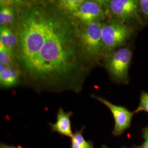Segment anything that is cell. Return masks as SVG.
I'll use <instances>...</instances> for the list:
<instances>
[{
    "label": "cell",
    "instance_id": "7c38bea8",
    "mask_svg": "<svg viewBox=\"0 0 148 148\" xmlns=\"http://www.w3.org/2000/svg\"><path fill=\"white\" fill-rule=\"evenodd\" d=\"M84 0H61L53 3L59 11L71 16L79 8Z\"/></svg>",
    "mask_w": 148,
    "mask_h": 148
},
{
    "label": "cell",
    "instance_id": "ac0fdd59",
    "mask_svg": "<svg viewBox=\"0 0 148 148\" xmlns=\"http://www.w3.org/2000/svg\"><path fill=\"white\" fill-rule=\"evenodd\" d=\"M0 148H23L21 147H15V146H12V145H6L4 144H1L0 145Z\"/></svg>",
    "mask_w": 148,
    "mask_h": 148
},
{
    "label": "cell",
    "instance_id": "d6986e66",
    "mask_svg": "<svg viewBox=\"0 0 148 148\" xmlns=\"http://www.w3.org/2000/svg\"><path fill=\"white\" fill-rule=\"evenodd\" d=\"M109 148L108 147H106V145H103V147H102V148Z\"/></svg>",
    "mask_w": 148,
    "mask_h": 148
},
{
    "label": "cell",
    "instance_id": "2e32d148",
    "mask_svg": "<svg viewBox=\"0 0 148 148\" xmlns=\"http://www.w3.org/2000/svg\"><path fill=\"white\" fill-rule=\"evenodd\" d=\"M140 14L145 25L148 24V0H139Z\"/></svg>",
    "mask_w": 148,
    "mask_h": 148
},
{
    "label": "cell",
    "instance_id": "8fae6325",
    "mask_svg": "<svg viewBox=\"0 0 148 148\" xmlns=\"http://www.w3.org/2000/svg\"><path fill=\"white\" fill-rule=\"evenodd\" d=\"M0 42L16 56L18 46V38L14 29L5 26H1Z\"/></svg>",
    "mask_w": 148,
    "mask_h": 148
},
{
    "label": "cell",
    "instance_id": "7a4b0ae2",
    "mask_svg": "<svg viewBox=\"0 0 148 148\" xmlns=\"http://www.w3.org/2000/svg\"><path fill=\"white\" fill-rule=\"evenodd\" d=\"M137 30L114 18L104 22L101 37L105 58L114 51L127 46V43L134 37Z\"/></svg>",
    "mask_w": 148,
    "mask_h": 148
},
{
    "label": "cell",
    "instance_id": "9a60e30c",
    "mask_svg": "<svg viewBox=\"0 0 148 148\" xmlns=\"http://www.w3.org/2000/svg\"><path fill=\"white\" fill-rule=\"evenodd\" d=\"M142 111L148 113V92L143 90L141 92L139 105L133 113L137 114Z\"/></svg>",
    "mask_w": 148,
    "mask_h": 148
},
{
    "label": "cell",
    "instance_id": "8992f818",
    "mask_svg": "<svg viewBox=\"0 0 148 148\" xmlns=\"http://www.w3.org/2000/svg\"><path fill=\"white\" fill-rule=\"evenodd\" d=\"M70 16L79 24L104 23L111 18L101 0H84L79 10Z\"/></svg>",
    "mask_w": 148,
    "mask_h": 148
},
{
    "label": "cell",
    "instance_id": "9c48e42d",
    "mask_svg": "<svg viewBox=\"0 0 148 148\" xmlns=\"http://www.w3.org/2000/svg\"><path fill=\"white\" fill-rule=\"evenodd\" d=\"M21 70L15 66H6L0 63V85L2 88H11L18 85Z\"/></svg>",
    "mask_w": 148,
    "mask_h": 148
},
{
    "label": "cell",
    "instance_id": "4fadbf2b",
    "mask_svg": "<svg viewBox=\"0 0 148 148\" xmlns=\"http://www.w3.org/2000/svg\"><path fill=\"white\" fill-rule=\"evenodd\" d=\"M16 57L15 54L0 42V63L6 66H15Z\"/></svg>",
    "mask_w": 148,
    "mask_h": 148
},
{
    "label": "cell",
    "instance_id": "30bf717a",
    "mask_svg": "<svg viewBox=\"0 0 148 148\" xmlns=\"http://www.w3.org/2000/svg\"><path fill=\"white\" fill-rule=\"evenodd\" d=\"M0 25L14 29L18 21V13L14 8V5H7V3H1ZM15 30V29H14Z\"/></svg>",
    "mask_w": 148,
    "mask_h": 148
},
{
    "label": "cell",
    "instance_id": "6da1fadb",
    "mask_svg": "<svg viewBox=\"0 0 148 148\" xmlns=\"http://www.w3.org/2000/svg\"><path fill=\"white\" fill-rule=\"evenodd\" d=\"M91 65L81 45L78 23L52 3L45 36L25 79L37 90L79 92Z\"/></svg>",
    "mask_w": 148,
    "mask_h": 148
},
{
    "label": "cell",
    "instance_id": "5b68a950",
    "mask_svg": "<svg viewBox=\"0 0 148 148\" xmlns=\"http://www.w3.org/2000/svg\"><path fill=\"white\" fill-rule=\"evenodd\" d=\"M133 52L128 46L120 48L106 57L104 65L111 79L118 84H127Z\"/></svg>",
    "mask_w": 148,
    "mask_h": 148
},
{
    "label": "cell",
    "instance_id": "ba28073f",
    "mask_svg": "<svg viewBox=\"0 0 148 148\" xmlns=\"http://www.w3.org/2000/svg\"><path fill=\"white\" fill-rule=\"evenodd\" d=\"M72 115L73 112L71 111L66 112L62 108H59L56 122L54 123H49L52 131L71 139L74 133L72 131L70 120Z\"/></svg>",
    "mask_w": 148,
    "mask_h": 148
},
{
    "label": "cell",
    "instance_id": "3957f363",
    "mask_svg": "<svg viewBox=\"0 0 148 148\" xmlns=\"http://www.w3.org/2000/svg\"><path fill=\"white\" fill-rule=\"evenodd\" d=\"M103 23H78L79 41L83 52L92 65L99 63L105 58L101 37Z\"/></svg>",
    "mask_w": 148,
    "mask_h": 148
},
{
    "label": "cell",
    "instance_id": "5bb4252c",
    "mask_svg": "<svg viewBox=\"0 0 148 148\" xmlns=\"http://www.w3.org/2000/svg\"><path fill=\"white\" fill-rule=\"evenodd\" d=\"M82 132L81 130L74 133L71 138V148H94L92 143L85 139Z\"/></svg>",
    "mask_w": 148,
    "mask_h": 148
},
{
    "label": "cell",
    "instance_id": "e0dca14e",
    "mask_svg": "<svg viewBox=\"0 0 148 148\" xmlns=\"http://www.w3.org/2000/svg\"><path fill=\"white\" fill-rule=\"evenodd\" d=\"M142 134L144 139L143 144L139 147L133 148H148V126L142 130Z\"/></svg>",
    "mask_w": 148,
    "mask_h": 148
},
{
    "label": "cell",
    "instance_id": "277c9868",
    "mask_svg": "<svg viewBox=\"0 0 148 148\" xmlns=\"http://www.w3.org/2000/svg\"><path fill=\"white\" fill-rule=\"evenodd\" d=\"M111 18H116L136 29L145 24L139 8V0H101Z\"/></svg>",
    "mask_w": 148,
    "mask_h": 148
},
{
    "label": "cell",
    "instance_id": "52a82bcc",
    "mask_svg": "<svg viewBox=\"0 0 148 148\" xmlns=\"http://www.w3.org/2000/svg\"><path fill=\"white\" fill-rule=\"evenodd\" d=\"M90 96L92 98L106 106L111 111L115 121V125L112 131V134L114 136H119L121 135L131 126L133 112L128 110L124 106L114 104L99 95H91Z\"/></svg>",
    "mask_w": 148,
    "mask_h": 148
}]
</instances>
